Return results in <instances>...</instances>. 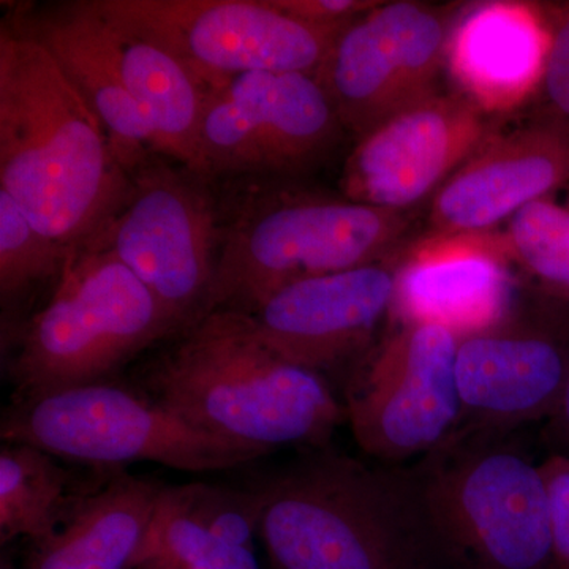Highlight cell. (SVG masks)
Wrapping results in <instances>:
<instances>
[{
    "mask_svg": "<svg viewBox=\"0 0 569 569\" xmlns=\"http://www.w3.org/2000/svg\"><path fill=\"white\" fill-rule=\"evenodd\" d=\"M110 138L36 40L0 24V190L33 227L77 253L126 203Z\"/></svg>",
    "mask_w": 569,
    "mask_h": 569,
    "instance_id": "cell-1",
    "label": "cell"
},
{
    "mask_svg": "<svg viewBox=\"0 0 569 569\" xmlns=\"http://www.w3.org/2000/svg\"><path fill=\"white\" fill-rule=\"evenodd\" d=\"M167 342L132 387L213 436L320 449L347 419L326 378L268 350L244 313H209Z\"/></svg>",
    "mask_w": 569,
    "mask_h": 569,
    "instance_id": "cell-2",
    "label": "cell"
},
{
    "mask_svg": "<svg viewBox=\"0 0 569 569\" xmlns=\"http://www.w3.org/2000/svg\"><path fill=\"white\" fill-rule=\"evenodd\" d=\"M312 451L249 485L272 569H448L410 467Z\"/></svg>",
    "mask_w": 569,
    "mask_h": 569,
    "instance_id": "cell-3",
    "label": "cell"
},
{
    "mask_svg": "<svg viewBox=\"0 0 569 569\" xmlns=\"http://www.w3.org/2000/svg\"><path fill=\"white\" fill-rule=\"evenodd\" d=\"M212 181L219 254L200 320L253 312L309 277L387 263L410 228V213L318 192L296 179Z\"/></svg>",
    "mask_w": 569,
    "mask_h": 569,
    "instance_id": "cell-4",
    "label": "cell"
},
{
    "mask_svg": "<svg viewBox=\"0 0 569 569\" xmlns=\"http://www.w3.org/2000/svg\"><path fill=\"white\" fill-rule=\"evenodd\" d=\"M179 332L162 302L107 247H82L50 298L2 332L13 399L118 380L123 367Z\"/></svg>",
    "mask_w": 569,
    "mask_h": 569,
    "instance_id": "cell-5",
    "label": "cell"
},
{
    "mask_svg": "<svg viewBox=\"0 0 569 569\" xmlns=\"http://www.w3.org/2000/svg\"><path fill=\"white\" fill-rule=\"evenodd\" d=\"M509 433L459 426L410 467L448 569H556L541 463Z\"/></svg>",
    "mask_w": 569,
    "mask_h": 569,
    "instance_id": "cell-6",
    "label": "cell"
},
{
    "mask_svg": "<svg viewBox=\"0 0 569 569\" xmlns=\"http://www.w3.org/2000/svg\"><path fill=\"white\" fill-rule=\"evenodd\" d=\"M0 437L100 468L153 462L183 471L228 470L271 455L198 429L119 380L11 399Z\"/></svg>",
    "mask_w": 569,
    "mask_h": 569,
    "instance_id": "cell-7",
    "label": "cell"
},
{
    "mask_svg": "<svg viewBox=\"0 0 569 569\" xmlns=\"http://www.w3.org/2000/svg\"><path fill=\"white\" fill-rule=\"evenodd\" d=\"M126 171L132 182L126 203L91 242L118 254L181 332L200 320L216 274L213 181L159 152L146 153Z\"/></svg>",
    "mask_w": 569,
    "mask_h": 569,
    "instance_id": "cell-8",
    "label": "cell"
},
{
    "mask_svg": "<svg viewBox=\"0 0 569 569\" xmlns=\"http://www.w3.org/2000/svg\"><path fill=\"white\" fill-rule=\"evenodd\" d=\"M96 2L112 24L174 54L208 91L257 71L316 74L348 24L305 21L272 0Z\"/></svg>",
    "mask_w": 569,
    "mask_h": 569,
    "instance_id": "cell-9",
    "label": "cell"
},
{
    "mask_svg": "<svg viewBox=\"0 0 569 569\" xmlns=\"http://www.w3.org/2000/svg\"><path fill=\"white\" fill-rule=\"evenodd\" d=\"M346 134L313 74H241L206 97L203 174L305 181L331 159Z\"/></svg>",
    "mask_w": 569,
    "mask_h": 569,
    "instance_id": "cell-10",
    "label": "cell"
},
{
    "mask_svg": "<svg viewBox=\"0 0 569 569\" xmlns=\"http://www.w3.org/2000/svg\"><path fill=\"white\" fill-rule=\"evenodd\" d=\"M458 337L441 326L397 325L356 362L343 407L367 456L422 458L458 429Z\"/></svg>",
    "mask_w": 569,
    "mask_h": 569,
    "instance_id": "cell-11",
    "label": "cell"
},
{
    "mask_svg": "<svg viewBox=\"0 0 569 569\" xmlns=\"http://www.w3.org/2000/svg\"><path fill=\"white\" fill-rule=\"evenodd\" d=\"M449 26L440 9L399 0L378 3L337 36L313 77L356 142L440 92Z\"/></svg>",
    "mask_w": 569,
    "mask_h": 569,
    "instance_id": "cell-12",
    "label": "cell"
},
{
    "mask_svg": "<svg viewBox=\"0 0 569 569\" xmlns=\"http://www.w3.org/2000/svg\"><path fill=\"white\" fill-rule=\"evenodd\" d=\"M489 116L458 92H438L356 142L343 167L348 200L408 213L488 140Z\"/></svg>",
    "mask_w": 569,
    "mask_h": 569,
    "instance_id": "cell-13",
    "label": "cell"
},
{
    "mask_svg": "<svg viewBox=\"0 0 569 569\" xmlns=\"http://www.w3.org/2000/svg\"><path fill=\"white\" fill-rule=\"evenodd\" d=\"M396 260L389 313L397 325L441 326L460 340L515 312V261L503 231L425 234Z\"/></svg>",
    "mask_w": 569,
    "mask_h": 569,
    "instance_id": "cell-14",
    "label": "cell"
},
{
    "mask_svg": "<svg viewBox=\"0 0 569 569\" xmlns=\"http://www.w3.org/2000/svg\"><path fill=\"white\" fill-rule=\"evenodd\" d=\"M392 295L391 266L370 264L288 284L244 316L268 350L325 377L370 350Z\"/></svg>",
    "mask_w": 569,
    "mask_h": 569,
    "instance_id": "cell-15",
    "label": "cell"
},
{
    "mask_svg": "<svg viewBox=\"0 0 569 569\" xmlns=\"http://www.w3.org/2000/svg\"><path fill=\"white\" fill-rule=\"evenodd\" d=\"M460 426L512 432L552 417L569 376V320H515L459 340Z\"/></svg>",
    "mask_w": 569,
    "mask_h": 569,
    "instance_id": "cell-16",
    "label": "cell"
},
{
    "mask_svg": "<svg viewBox=\"0 0 569 569\" xmlns=\"http://www.w3.org/2000/svg\"><path fill=\"white\" fill-rule=\"evenodd\" d=\"M569 186V118L545 110L490 133L432 198L426 234L497 230L516 212Z\"/></svg>",
    "mask_w": 569,
    "mask_h": 569,
    "instance_id": "cell-17",
    "label": "cell"
},
{
    "mask_svg": "<svg viewBox=\"0 0 569 569\" xmlns=\"http://www.w3.org/2000/svg\"><path fill=\"white\" fill-rule=\"evenodd\" d=\"M3 20L48 51L102 123L123 168L159 152L151 126L123 84L112 26L96 0L14 3Z\"/></svg>",
    "mask_w": 569,
    "mask_h": 569,
    "instance_id": "cell-18",
    "label": "cell"
},
{
    "mask_svg": "<svg viewBox=\"0 0 569 569\" xmlns=\"http://www.w3.org/2000/svg\"><path fill=\"white\" fill-rule=\"evenodd\" d=\"M550 41L549 10L537 3L467 7L449 26L445 70L452 91L489 118L511 114L541 91Z\"/></svg>",
    "mask_w": 569,
    "mask_h": 569,
    "instance_id": "cell-19",
    "label": "cell"
},
{
    "mask_svg": "<svg viewBox=\"0 0 569 569\" xmlns=\"http://www.w3.org/2000/svg\"><path fill=\"white\" fill-rule=\"evenodd\" d=\"M163 488L116 471L54 533L28 542L20 569H137Z\"/></svg>",
    "mask_w": 569,
    "mask_h": 569,
    "instance_id": "cell-20",
    "label": "cell"
},
{
    "mask_svg": "<svg viewBox=\"0 0 569 569\" xmlns=\"http://www.w3.org/2000/svg\"><path fill=\"white\" fill-rule=\"evenodd\" d=\"M110 24L123 84L151 126L157 151L203 174L200 132L208 88L160 44Z\"/></svg>",
    "mask_w": 569,
    "mask_h": 569,
    "instance_id": "cell-21",
    "label": "cell"
},
{
    "mask_svg": "<svg viewBox=\"0 0 569 569\" xmlns=\"http://www.w3.org/2000/svg\"><path fill=\"white\" fill-rule=\"evenodd\" d=\"M43 449L6 443L0 449V545L40 541L54 533L84 498L122 468L70 467Z\"/></svg>",
    "mask_w": 569,
    "mask_h": 569,
    "instance_id": "cell-22",
    "label": "cell"
},
{
    "mask_svg": "<svg viewBox=\"0 0 569 569\" xmlns=\"http://www.w3.org/2000/svg\"><path fill=\"white\" fill-rule=\"evenodd\" d=\"M73 252L41 233L0 190V305L2 332L17 328L52 295Z\"/></svg>",
    "mask_w": 569,
    "mask_h": 569,
    "instance_id": "cell-23",
    "label": "cell"
},
{
    "mask_svg": "<svg viewBox=\"0 0 569 569\" xmlns=\"http://www.w3.org/2000/svg\"><path fill=\"white\" fill-rule=\"evenodd\" d=\"M137 569H260L253 549L231 545L160 496Z\"/></svg>",
    "mask_w": 569,
    "mask_h": 569,
    "instance_id": "cell-24",
    "label": "cell"
},
{
    "mask_svg": "<svg viewBox=\"0 0 569 569\" xmlns=\"http://www.w3.org/2000/svg\"><path fill=\"white\" fill-rule=\"evenodd\" d=\"M512 261L553 298L569 301V208L550 198L520 209L503 231Z\"/></svg>",
    "mask_w": 569,
    "mask_h": 569,
    "instance_id": "cell-25",
    "label": "cell"
},
{
    "mask_svg": "<svg viewBox=\"0 0 569 569\" xmlns=\"http://www.w3.org/2000/svg\"><path fill=\"white\" fill-rule=\"evenodd\" d=\"M162 498L224 541L253 549V539L260 533L261 508L260 498L249 486L244 489L208 482L164 486Z\"/></svg>",
    "mask_w": 569,
    "mask_h": 569,
    "instance_id": "cell-26",
    "label": "cell"
},
{
    "mask_svg": "<svg viewBox=\"0 0 569 569\" xmlns=\"http://www.w3.org/2000/svg\"><path fill=\"white\" fill-rule=\"evenodd\" d=\"M541 471L548 489L553 568L569 569V458L550 456Z\"/></svg>",
    "mask_w": 569,
    "mask_h": 569,
    "instance_id": "cell-27",
    "label": "cell"
},
{
    "mask_svg": "<svg viewBox=\"0 0 569 569\" xmlns=\"http://www.w3.org/2000/svg\"><path fill=\"white\" fill-rule=\"evenodd\" d=\"M548 10L552 41L539 93L545 97V110L569 118V6Z\"/></svg>",
    "mask_w": 569,
    "mask_h": 569,
    "instance_id": "cell-28",
    "label": "cell"
},
{
    "mask_svg": "<svg viewBox=\"0 0 569 569\" xmlns=\"http://www.w3.org/2000/svg\"><path fill=\"white\" fill-rule=\"evenodd\" d=\"M291 17L318 24H346L380 2L373 0H272Z\"/></svg>",
    "mask_w": 569,
    "mask_h": 569,
    "instance_id": "cell-29",
    "label": "cell"
},
{
    "mask_svg": "<svg viewBox=\"0 0 569 569\" xmlns=\"http://www.w3.org/2000/svg\"><path fill=\"white\" fill-rule=\"evenodd\" d=\"M550 418H553L557 432L569 441V376L561 392L559 406Z\"/></svg>",
    "mask_w": 569,
    "mask_h": 569,
    "instance_id": "cell-30",
    "label": "cell"
},
{
    "mask_svg": "<svg viewBox=\"0 0 569 569\" xmlns=\"http://www.w3.org/2000/svg\"><path fill=\"white\" fill-rule=\"evenodd\" d=\"M0 569H20V561L13 559L9 549L2 550V559H0Z\"/></svg>",
    "mask_w": 569,
    "mask_h": 569,
    "instance_id": "cell-31",
    "label": "cell"
},
{
    "mask_svg": "<svg viewBox=\"0 0 569 569\" xmlns=\"http://www.w3.org/2000/svg\"><path fill=\"white\" fill-rule=\"evenodd\" d=\"M565 206H567V208H569V192H568V200H567V204H565Z\"/></svg>",
    "mask_w": 569,
    "mask_h": 569,
    "instance_id": "cell-32",
    "label": "cell"
}]
</instances>
